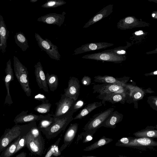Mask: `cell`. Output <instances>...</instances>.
I'll return each instance as SVG.
<instances>
[{
    "label": "cell",
    "mask_w": 157,
    "mask_h": 157,
    "mask_svg": "<svg viewBox=\"0 0 157 157\" xmlns=\"http://www.w3.org/2000/svg\"><path fill=\"white\" fill-rule=\"evenodd\" d=\"M36 125V121L22 125L16 124L11 128H7L0 139V153L19 136L25 135L31 129Z\"/></svg>",
    "instance_id": "6da1fadb"
},
{
    "label": "cell",
    "mask_w": 157,
    "mask_h": 157,
    "mask_svg": "<svg viewBox=\"0 0 157 157\" xmlns=\"http://www.w3.org/2000/svg\"><path fill=\"white\" fill-rule=\"evenodd\" d=\"M73 114L71 111L63 118H55V122L52 125L45 129H40L41 131L48 139L55 138L64 131L69 123L73 120Z\"/></svg>",
    "instance_id": "7a4b0ae2"
},
{
    "label": "cell",
    "mask_w": 157,
    "mask_h": 157,
    "mask_svg": "<svg viewBox=\"0 0 157 157\" xmlns=\"http://www.w3.org/2000/svg\"><path fill=\"white\" fill-rule=\"evenodd\" d=\"M13 60L15 76L26 96L29 97L32 90L29 86L27 69L16 56H13Z\"/></svg>",
    "instance_id": "3957f363"
},
{
    "label": "cell",
    "mask_w": 157,
    "mask_h": 157,
    "mask_svg": "<svg viewBox=\"0 0 157 157\" xmlns=\"http://www.w3.org/2000/svg\"><path fill=\"white\" fill-rule=\"evenodd\" d=\"M114 108H110L94 115L84 125V131L96 132L108 119L114 111Z\"/></svg>",
    "instance_id": "277c9868"
},
{
    "label": "cell",
    "mask_w": 157,
    "mask_h": 157,
    "mask_svg": "<svg viewBox=\"0 0 157 157\" xmlns=\"http://www.w3.org/2000/svg\"><path fill=\"white\" fill-rule=\"evenodd\" d=\"M26 147L34 155L41 156L45 148V142L42 135L39 136H33L29 131L26 135Z\"/></svg>",
    "instance_id": "5b68a950"
},
{
    "label": "cell",
    "mask_w": 157,
    "mask_h": 157,
    "mask_svg": "<svg viewBox=\"0 0 157 157\" xmlns=\"http://www.w3.org/2000/svg\"><path fill=\"white\" fill-rule=\"evenodd\" d=\"M35 37L39 47L45 51L52 59L59 60L61 55L58 49V47L53 44L49 40L43 39L38 34L35 33Z\"/></svg>",
    "instance_id": "8992f818"
},
{
    "label": "cell",
    "mask_w": 157,
    "mask_h": 157,
    "mask_svg": "<svg viewBox=\"0 0 157 157\" xmlns=\"http://www.w3.org/2000/svg\"><path fill=\"white\" fill-rule=\"evenodd\" d=\"M76 101L67 97L64 94H62L60 100L56 104V108L54 114H52V116L55 118H58L64 117L71 111Z\"/></svg>",
    "instance_id": "52a82bcc"
},
{
    "label": "cell",
    "mask_w": 157,
    "mask_h": 157,
    "mask_svg": "<svg viewBox=\"0 0 157 157\" xmlns=\"http://www.w3.org/2000/svg\"><path fill=\"white\" fill-rule=\"evenodd\" d=\"M128 85L103 83L101 84H94L93 88V93L99 94L97 98L103 100L107 95L116 92L127 87Z\"/></svg>",
    "instance_id": "ba28073f"
},
{
    "label": "cell",
    "mask_w": 157,
    "mask_h": 157,
    "mask_svg": "<svg viewBox=\"0 0 157 157\" xmlns=\"http://www.w3.org/2000/svg\"><path fill=\"white\" fill-rule=\"evenodd\" d=\"M82 58L115 63H121L126 59L124 56L118 55L112 52L103 51L101 52L86 55L82 56Z\"/></svg>",
    "instance_id": "9c48e42d"
},
{
    "label": "cell",
    "mask_w": 157,
    "mask_h": 157,
    "mask_svg": "<svg viewBox=\"0 0 157 157\" xmlns=\"http://www.w3.org/2000/svg\"><path fill=\"white\" fill-rule=\"evenodd\" d=\"M130 86L128 85L126 88L106 95L101 101L102 104H105V102L108 101L112 104L117 103L124 104L128 99Z\"/></svg>",
    "instance_id": "30bf717a"
},
{
    "label": "cell",
    "mask_w": 157,
    "mask_h": 157,
    "mask_svg": "<svg viewBox=\"0 0 157 157\" xmlns=\"http://www.w3.org/2000/svg\"><path fill=\"white\" fill-rule=\"evenodd\" d=\"M80 85L78 78L71 77L68 81V86L64 90V94L69 98L77 101L80 94Z\"/></svg>",
    "instance_id": "8fae6325"
},
{
    "label": "cell",
    "mask_w": 157,
    "mask_h": 157,
    "mask_svg": "<svg viewBox=\"0 0 157 157\" xmlns=\"http://www.w3.org/2000/svg\"><path fill=\"white\" fill-rule=\"evenodd\" d=\"M129 143L123 145L121 147L136 148L138 147L157 146V142L153 140L152 138L131 137H129Z\"/></svg>",
    "instance_id": "7c38bea8"
},
{
    "label": "cell",
    "mask_w": 157,
    "mask_h": 157,
    "mask_svg": "<svg viewBox=\"0 0 157 157\" xmlns=\"http://www.w3.org/2000/svg\"><path fill=\"white\" fill-rule=\"evenodd\" d=\"M6 75L4 77V81L7 90V94L4 103L10 105L13 103L10 91V83L14 80L13 73L11 66L10 59L6 63L5 70Z\"/></svg>",
    "instance_id": "4fadbf2b"
},
{
    "label": "cell",
    "mask_w": 157,
    "mask_h": 157,
    "mask_svg": "<svg viewBox=\"0 0 157 157\" xmlns=\"http://www.w3.org/2000/svg\"><path fill=\"white\" fill-rule=\"evenodd\" d=\"M114 45L113 44L105 42L88 43L82 45L81 47L75 49L74 54L76 55L88 52L105 49Z\"/></svg>",
    "instance_id": "5bb4252c"
},
{
    "label": "cell",
    "mask_w": 157,
    "mask_h": 157,
    "mask_svg": "<svg viewBox=\"0 0 157 157\" xmlns=\"http://www.w3.org/2000/svg\"><path fill=\"white\" fill-rule=\"evenodd\" d=\"M35 74L38 85L40 89H43L46 92H48V85L46 75H45L43 67L40 61L34 66Z\"/></svg>",
    "instance_id": "9a60e30c"
},
{
    "label": "cell",
    "mask_w": 157,
    "mask_h": 157,
    "mask_svg": "<svg viewBox=\"0 0 157 157\" xmlns=\"http://www.w3.org/2000/svg\"><path fill=\"white\" fill-rule=\"evenodd\" d=\"M65 18L64 14L52 13L39 17L37 21L48 24L56 25L60 27L64 23Z\"/></svg>",
    "instance_id": "2e32d148"
},
{
    "label": "cell",
    "mask_w": 157,
    "mask_h": 157,
    "mask_svg": "<svg viewBox=\"0 0 157 157\" xmlns=\"http://www.w3.org/2000/svg\"><path fill=\"white\" fill-rule=\"evenodd\" d=\"M28 111H23L15 117L13 122L15 124L19 123H30L40 121L44 117L42 115H37L32 113L28 114Z\"/></svg>",
    "instance_id": "e0dca14e"
},
{
    "label": "cell",
    "mask_w": 157,
    "mask_h": 157,
    "mask_svg": "<svg viewBox=\"0 0 157 157\" xmlns=\"http://www.w3.org/2000/svg\"><path fill=\"white\" fill-rule=\"evenodd\" d=\"M113 5L110 4L104 7L89 20L85 24L83 28H88L102 19L108 16L113 11Z\"/></svg>",
    "instance_id": "ac0fdd59"
},
{
    "label": "cell",
    "mask_w": 157,
    "mask_h": 157,
    "mask_svg": "<svg viewBox=\"0 0 157 157\" xmlns=\"http://www.w3.org/2000/svg\"><path fill=\"white\" fill-rule=\"evenodd\" d=\"M78 128V123L71 124L64 136L63 144L60 148L61 152L72 142L77 132Z\"/></svg>",
    "instance_id": "d6986e66"
},
{
    "label": "cell",
    "mask_w": 157,
    "mask_h": 157,
    "mask_svg": "<svg viewBox=\"0 0 157 157\" xmlns=\"http://www.w3.org/2000/svg\"><path fill=\"white\" fill-rule=\"evenodd\" d=\"M8 31L3 16L0 14V50L4 54L6 51L7 40L9 36Z\"/></svg>",
    "instance_id": "ffe728a7"
},
{
    "label": "cell",
    "mask_w": 157,
    "mask_h": 157,
    "mask_svg": "<svg viewBox=\"0 0 157 157\" xmlns=\"http://www.w3.org/2000/svg\"><path fill=\"white\" fill-rule=\"evenodd\" d=\"M94 78V81L97 82L126 85L129 78L125 77L118 78L105 75L103 76L97 75L95 76Z\"/></svg>",
    "instance_id": "44dd1931"
},
{
    "label": "cell",
    "mask_w": 157,
    "mask_h": 157,
    "mask_svg": "<svg viewBox=\"0 0 157 157\" xmlns=\"http://www.w3.org/2000/svg\"><path fill=\"white\" fill-rule=\"evenodd\" d=\"M123 117V116L122 114L117 111H114L102 127L114 128L116 127L117 124L122 121Z\"/></svg>",
    "instance_id": "7402d4cb"
},
{
    "label": "cell",
    "mask_w": 157,
    "mask_h": 157,
    "mask_svg": "<svg viewBox=\"0 0 157 157\" xmlns=\"http://www.w3.org/2000/svg\"><path fill=\"white\" fill-rule=\"evenodd\" d=\"M101 101L94 102L87 105L74 118L73 120L81 119L85 117L96 108L102 105Z\"/></svg>",
    "instance_id": "603a6c76"
},
{
    "label": "cell",
    "mask_w": 157,
    "mask_h": 157,
    "mask_svg": "<svg viewBox=\"0 0 157 157\" xmlns=\"http://www.w3.org/2000/svg\"><path fill=\"white\" fill-rule=\"evenodd\" d=\"M154 128L155 127L147 126L145 129L136 132L133 134L136 137L157 138V130H155Z\"/></svg>",
    "instance_id": "cb8c5ba5"
},
{
    "label": "cell",
    "mask_w": 157,
    "mask_h": 157,
    "mask_svg": "<svg viewBox=\"0 0 157 157\" xmlns=\"http://www.w3.org/2000/svg\"><path fill=\"white\" fill-rule=\"evenodd\" d=\"M14 38L15 43L23 52H25L29 48L28 40L23 33H16Z\"/></svg>",
    "instance_id": "d4e9b609"
},
{
    "label": "cell",
    "mask_w": 157,
    "mask_h": 157,
    "mask_svg": "<svg viewBox=\"0 0 157 157\" xmlns=\"http://www.w3.org/2000/svg\"><path fill=\"white\" fill-rule=\"evenodd\" d=\"M113 140V139H112L103 136L97 141L86 147L83 150L85 151L93 150L108 144Z\"/></svg>",
    "instance_id": "484cf974"
},
{
    "label": "cell",
    "mask_w": 157,
    "mask_h": 157,
    "mask_svg": "<svg viewBox=\"0 0 157 157\" xmlns=\"http://www.w3.org/2000/svg\"><path fill=\"white\" fill-rule=\"evenodd\" d=\"M22 136H19L2 151L0 153V157H10L14 155L18 143Z\"/></svg>",
    "instance_id": "4316f807"
},
{
    "label": "cell",
    "mask_w": 157,
    "mask_h": 157,
    "mask_svg": "<svg viewBox=\"0 0 157 157\" xmlns=\"http://www.w3.org/2000/svg\"><path fill=\"white\" fill-rule=\"evenodd\" d=\"M46 77L50 90L54 92L57 89L58 85L59 80L57 76L54 74L50 75L47 73Z\"/></svg>",
    "instance_id": "83f0119b"
},
{
    "label": "cell",
    "mask_w": 157,
    "mask_h": 157,
    "mask_svg": "<svg viewBox=\"0 0 157 157\" xmlns=\"http://www.w3.org/2000/svg\"><path fill=\"white\" fill-rule=\"evenodd\" d=\"M38 127L40 129H45L52 125L55 122V118L52 114H48L39 121Z\"/></svg>",
    "instance_id": "f1b7e54d"
},
{
    "label": "cell",
    "mask_w": 157,
    "mask_h": 157,
    "mask_svg": "<svg viewBox=\"0 0 157 157\" xmlns=\"http://www.w3.org/2000/svg\"><path fill=\"white\" fill-rule=\"evenodd\" d=\"M95 133L94 132L88 131L82 132L78 135L76 143L78 144L79 141L81 140L84 143L89 142L92 140L93 136Z\"/></svg>",
    "instance_id": "f546056e"
},
{
    "label": "cell",
    "mask_w": 157,
    "mask_h": 157,
    "mask_svg": "<svg viewBox=\"0 0 157 157\" xmlns=\"http://www.w3.org/2000/svg\"><path fill=\"white\" fill-rule=\"evenodd\" d=\"M66 3V2L63 0H49L42 5L41 7L45 8H54L61 6Z\"/></svg>",
    "instance_id": "4dcf8cb0"
},
{
    "label": "cell",
    "mask_w": 157,
    "mask_h": 157,
    "mask_svg": "<svg viewBox=\"0 0 157 157\" xmlns=\"http://www.w3.org/2000/svg\"><path fill=\"white\" fill-rule=\"evenodd\" d=\"M51 106L52 104L49 102L42 103L35 107L34 110L40 113H46L50 112Z\"/></svg>",
    "instance_id": "1f68e13d"
},
{
    "label": "cell",
    "mask_w": 157,
    "mask_h": 157,
    "mask_svg": "<svg viewBox=\"0 0 157 157\" xmlns=\"http://www.w3.org/2000/svg\"><path fill=\"white\" fill-rule=\"evenodd\" d=\"M125 49L126 47H119L113 49L105 50L103 52H112L118 55L124 56L126 53Z\"/></svg>",
    "instance_id": "d6a6232c"
},
{
    "label": "cell",
    "mask_w": 157,
    "mask_h": 157,
    "mask_svg": "<svg viewBox=\"0 0 157 157\" xmlns=\"http://www.w3.org/2000/svg\"><path fill=\"white\" fill-rule=\"evenodd\" d=\"M147 102L150 106L157 112V96H151L147 98Z\"/></svg>",
    "instance_id": "836d02e7"
},
{
    "label": "cell",
    "mask_w": 157,
    "mask_h": 157,
    "mask_svg": "<svg viewBox=\"0 0 157 157\" xmlns=\"http://www.w3.org/2000/svg\"><path fill=\"white\" fill-rule=\"evenodd\" d=\"M86 104L82 100H79L76 101L72 106L71 111L74 113L82 108Z\"/></svg>",
    "instance_id": "e575fe53"
},
{
    "label": "cell",
    "mask_w": 157,
    "mask_h": 157,
    "mask_svg": "<svg viewBox=\"0 0 157 157\" xmlns=\"http://www.w3.org/2000/svg\"><path fill=\"white\" fill-rule=\"evenodd\" d=\"M25 146H26V135L22 136L20 139L14 154Z\"/></svg>",
    "instance_id": "d590c367"
},
{
    "label": "cell",
    "mask_w": 157,
    "mask_h": 157,
    "mask_svg": "<svg viewBox=\"0 0 157 157\" xmlns=\"http://www.w3.org/2000/svg\"><path fill=\"white\" fill-rule=\"evenodd\" d=\"M34 99L42 102V103L48 102L49 100L47 98L45 95L41 93L37 94L34 97Z\"/></svg>",
    "instance_id": "8d00e7d4"
},
{
    "label": "cell",
    "mask_w": 157,
    "mask_h": 157,
    "mask_svg": "<svg viewBox=\"0 0 157 157\" xmlns=\"http://www.w3.org/2000/svg\"><path fill=\"white\" fill-rule=\"evenodd\" d=\"M56 144V142L50 147L47 153L44 157H53L54 156L55 149Z\"/></svg>",
    "instance_id": "74e56055"
},
{
    "label": "cell",
    "mask_w": 157,
    "mask_h": 157,
    "mask_svg": "<svg viewBox=\"0 0 157 157\" xmlns=\"http://www.w3.org/2000/svg\"><path fill=\"white\" fill-rule=\"evenodd\" d=\"M81 82L84 86H89L90 85L91 82V79L90 77L85 75L82 79Z\"/></svg>",
    "instance_id": "f35d334b"
},
{
    "label": "cell",
    "mask_w": 157,
    "mask_h": 157,
    "mask_svg": "<svg viewBox=\"0 0 157 157\" xmlns=\"http://www.w3.org/2000/svg\"><path fill=\"white\" fill-rule=\"evenodd\" d=\"M144 75L146 76L157 75V70L149 73H146Z\"/></svg>",
    "instance_id": "ab89813d"
},
{
    "label": "cell",
    "mask_w": 157,
    "mask_h": 157,
    "mask_svg": "<svg viewBox=\"0 0 157 157\" xmlns=\"http://www.w3.org/2000/svg\"><path fill=\"white\" fill-rule=\"evenodd\" d=\"M27 153L24 152H22L17 155L15 157H26Z\"/></svg>",
    "instance_id": "60d3db41"
},
{
    "label": "cell",
    "mask_w": 157,
    "mask_h": 157,
    "mask_svg": "<svg viewBox=\"0 0 157 157\" xmlns=\"http://www.w3.org/2000/svg\"><path fill=\"white\" fill-rule=\"evenodd\" d=\"M134 33L136 35H139L143 34L144 33L142 31L139 30L135 32Z\"/></svg>",
    "instance_id": "b9f144b4"
},
{
    "label": "cell",
    "mask_w": 157,
    "mask_h": 157,
    "mask_svg": "<svg viewBox=\"0 0 157 157\" xmlns=\"http://www.w3.org/2000/svg\"><path fill=\"white\" fill-rule=\"evenodd\" d=\"M81 157H98L94 156L92 155H82Z\"/></svg>",
    "instance_id": "7bdbcfd3"
},
{
    "label": "cell",
    "mask_w": 157,
    "mask_h": 157,
    "mask_svg": "<svg viewBox=\"0 0 157 157\" xmlns=\"http://www.w3.org/2000/svg\"><path fill=\"white\" fill-rule=\"evenodd\" d=\"M38 0H30V2H36Z\"/></svg>",
    "instance_id": "ee69618b"
},
{
    "label": "cell",
    "mask_w": 157,
    "mask_h": 157,
    "mask_svg": "<svg viewBox=\"0 0 157 157\" xmlns=\"http://www.w3.org/2000/svg\"><path fill=\"white\" fill-rule=\"evenodd\" d=\"M118 157H128L126 156H124L123 155H118Z\"/></svg>",
    "instance_id": "f6af8a7d"
},
{
    "label": "cell",
    "mask_w": 157,
    "mask_h": 157,
    "mask_svg": "<svg viewBox=\"0 0 157 157\" xmlns=\"http://www.w3.org/2000/svg\"><path fill=\"white\" fill-rule=\"evenodd\" d=\"M155 14L154 13H153L152 14V16L153 17H154L155 16Z\"/></svg>",
    "instance_id": "bcb514c9"
},
{
    "label": "cell",
    "mask_w": 157,
    "mask_h": 157,
    "mask_svg": "<svg viewBox=\"0 0 157 157\" xmlns=\"http://www.w3.org/2000/svg\"><path fill=\"white\" fill-rule=\"evenodd\" d=\"M155 128L157 129V125H156L155 126Z\"/></svg>",
    "instance_id": "7dc6e473"
},
{
    "label": "cell",
    "mask_w": 157,
    "mask_h": 157,
    "mask_svg": "<svg viewBox=\"0 0 157 157\" xmlns=\"http://www.w3.org/2000/svg\"><path fill=\"white\" fill-rule=\"evenodd\" d=\"M60 157H64V156H61Z\"/></svg>",
    "instance_id": "c3c4849f"
}]
</instances>
